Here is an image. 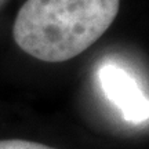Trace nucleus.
Wrapping results in <instances>:
<instances>
[{"label": "nucleus", "mask_w": 149, "mask_h": 149, "mask_svg": "<svg viewBox=\"0 0 149 149\" xmlns=\"http://www.w3.org/2000/svg\"><path fill=\"white\" fill-rule=\"evenodd\" d=\"M97 80L104 97L120 116L131 124H144L149 117L146 91L137 76L116 61H105L97 69Z\"/></svg>", "instance_id": "nucleus-2"}, {"label": "nucleus", "mask_w": 149, "mask_h": 149, "mask_svg": "<svg viewBox=\"0 0 149 149\" xmlns=\"http://www.w3.org/2000/svg\"><path fill=\"white\" fill-rule=\"evenodd\" d=\"M0 149H55L44 144L25 139H4L0 141Z\"/></svg>", "instance_id": "nucleus-3"}, {"label": "nucleus", "mask_w": 149, "mask_h": 149, "mask_svg": "<svg viewBox=\"0 0 149 149\" xmlns=\"http://www.w3.org/2000/svg\"><path fill=\"white\" fill-rule=\"evenodd\" d=\"M6 1H7V0H0V7H1V6H3V4H4Z\"/></svg>", "instance_id": "nucleus-4"}, {"label": "nucleus", "mask_w": 149, "mask_h": 149, "mask_svg": "<svg viewBox=\"0 0 149 149\" xmlns=\"http://www.w3.org/2000/svg\"><path fill=\"white\" fill-rule=\"evenodd\" d=\"M120 0H26L17 14L13 37L26 54L44 62H65L107 32Z\"/></svg>", "instance_id": "nucleus-1"}]
</instances>
